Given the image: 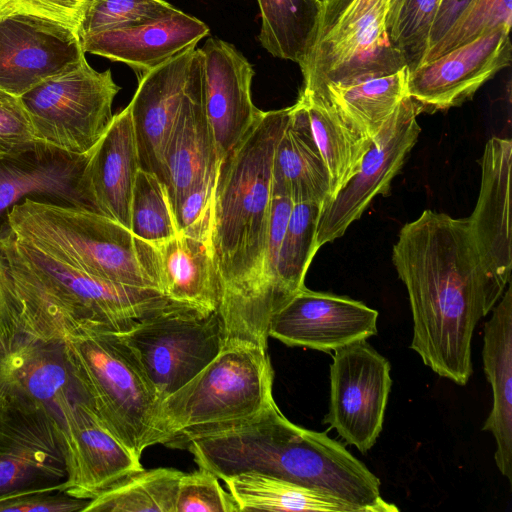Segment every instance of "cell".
<instances>
[{"instance_id":"obj_45","label":"cell","mask_w":512,"mask_h":512,"mask_svg":"<svg viewBox=\"0 0 512 512\" xmlns=\"http://www.w3.org/2000/svg\"><path fill=\"white\" fill-rule=\"evenodd\" d=\"M471 1L441 0L430 30L427 50L441 39Z\"/></svg>"},{"instance_id":"obj_32","label":"cell","mask_w":512,"mask_h":512,"mask_svg":"<svg viewBox=\"0 0 512 512\" xmlns=\"http://www.w3.org/2000/svg\"><path fill=\"white\" fill-rule=\"evenodd\" d=\"M259 41L272 56L301 66L317 35L321 5L318 0H257Z\"/></svg>"},{"instance_id":"obj_17","label":"cell","mask_w":512,"mask_h":512,"mask_svg":"<svg viewBox=\"0 0 512 512\" xmlns=\"http://www.w3.org/2000/svg\"><path fill=\"white\" fill-rule=\"evenodd\" d=\"M201 48L190 47L138 78L129 103L140 169L163 182V157L184 98L201 67Z\"/></svg>"},{"instance_id":"obj_27","label":"cell","mask_w":512,"mask_h":512,"mask_svg":"<svg viewBox=\"0 0 512 512\" xmlns=\"http://www.w3.org/2000/svg\"><path fill=\"white\" fill-rule=\"evenodd\" d=\"M484 324L483 368L492 387V409L482 430L492 433L495 463L512 482V290L508 284Z\"/></svg>"},{"instance_id":"obj_9","label":"cell","mask_w":512,"mask_h":512,"mask_svg":"<svg viewBox=\"0 0 512 512\" xmlns=\"http://www.w3.org/2000/svg\"><path fill=\"white\" fill-rule=\"evenodd\" d=\"M160 403L208 365L223 349L218 312L173 304L117 333Z\"/></svg>"},{"instance_id":"obj_41","label":"cell","mask_w":512,"mask_h":512,"mask_svg":"<svg viewBox=\"0 0 512 512\" xmlns=\"http://www.w3.org/2000/svg\"><path fill=\"white\" fill-rule=\"evenodd\" d=\"M37 141L21 97L0 90V159L20 153Z\"/></svg>"},{"instance_id":"obj_6","label":"cell","mask_w":512,"mask_h":512,"mask_svg":"<svg viewBox=\"0 0 512 512\" xmlns=\"http://www.w3.org/2000/svg\"><path fill=\"white\" fill-rule=\"evenodd\" d=\"M4 228L17 241L93 277L157 290L143 265L138 238L100 213L26 198L12 207Z\"/></svg>"},{"instance_id":"obj_47","label":"cell","mask_w":512,"mask_h":512,"mask_svg":"<svg viewBox=\"0 0 512 512\" xmlns=\"http://www.w3.org/2000/svg\"><path fill=\"white\" fill-rule=\"evenodd\" d=\"M318 1H320V2L322 3V2H323V1H325V0H318Z\"/></svg>"},{"instance_id":"obj_8","label":"cell","mask_w":512,"mask_h":512,"mask_svg":"<svg viewBox=\"0 0 512 512\" xmlns=\"http://www.w3.org/2000/svg\"><path fill=\"white\" fill-rule=\"evenodd\" d=\"M389 0H325L314 45L300 66L303 89L389 75L407 66L390 41Z\"/></svg>"},{"instance_id":"obj_11","label":"cell","mask_w":512,"mask_h":512,"mask_svg":"<svg viewBox=\"0 0 512 512\" xmlns=\"http://www.w3.org/2000/svg\"><path fill=\"white\" fill-rule=\"evenodd\" d=\"M67 480L60 422L44 404L8 386L0 402V501L28 492L64 489Z\"/></svg>"},{"instance_id":"obj_14","label":"cell","mask_w":512,"mask_h":512,"mask_svg":"<svg viewBox=\"0 0 512 512\" xmlns=\"http://www.w3.org/2000/svg\"><path fill=\"white\" fill-rule=\"evenodd\" d=\"M510 30L484 34L410 71L408 96L418 114L458 107L511 63Z\"/></svg>"},{"instance_id":"obj_25","label":"cell","mask_w":512,"mask_h":512,"mask_svg":"<svg viewBox=\"0 0 512 512\" xmlns=\"http://www.w3.org/2000/svg\"><path fill=\"white\" fill-rule=\"evenodd\" d=\"M140 169L130 109L113 119L88 153L82 174L87 196L96 212L130 229L135 177Z\"/></svg>"},{"instance_id":"obj_12","label":"cell","mask_w":512,"mask_h":512,"mask_svg":"<svg viewBox=\"0 0 512 512\" xmlns=\"http://www.w3.org/2000/svg\"><path fill=\"white\" fill-rule=\"evenodd\" d=\"M389 361L367 340L335 350L330 366V402L324 423L360 452L376 443L392 386Z\"/></svg>"},{"instance_id":"obj_10","label":"cell","mask_w":512,"mask_h":512,"mask_svg":"<svg viewBox=\"0 0 512 512\" xmlns=\"http://www.w3.org/2000/svg\"><path fill=\"white\" fill-rule=\"evenodd\" d=\"M119 90L110 69L98 72L84 57L36 85L21 100L38 141L83 155L108 129Z\"/></svg>"},{"instance_id":"obj_23","label":"cell","mask_w":512,"mask_h":512,"mask_svg":"<svg viewBox=\"0 0 512 512\" xmlns=\"http://www.w3.org/2000/svg\"><path fill=\"white\" fill-rule=\"evenodd\" d=\"M201 20L177 9L162 18L80 39L84 53L122 62L140 78L209 34Z\"/></svg>"},{"instance_id":"obj_18","label":"cell","mask_w":512,"mask_h":512,"mask_svg":"<svg viewBox=\"0 0 512 512\" xmlns=\"http://www.w3.org/2000/svg\"><path fill=\"white\" fill-rule=\"evenodd\" d=\"M71 29L31 16L0 17V90L21 97L83 59Z\"/></svg>"},{"instance_id":"obj_40","label":"cell","mask_w":512,"mask_h":512,"mask_svg":"<svg viewBox=\"0 0 512 512\" xmlns=\"http://www.w3.org/2000/svg\"><path fill=\"white\" fill-rule=\"evenodd\" d=\"M217 174L218 170L197 185L184 198L174 213L178 233L203 241L212 250Z\"/></svg>"},{"instance_id":"obj_5","label":"cell","mask_w":512,"mask_h":512,"mask_svg":"<svg viewBox=\"0 0 512 512\" xmlns=\"http://www.w3.org/2000/svg\"><path fill=\"white\" fill-rule=\"evenodd\" d=\"M274 371L266 349L223 347L159 406L158 444L186 449L197 438L245 422L272 404Z\"/></svg>"},{"instance_id":"obj_43","label":"cell","mask_w":512,"mask_h":512,"mask_svg":"<svg viewBox=\"0 0 512 512\" xmlns=\"http://www.w3.org/2000/svg\"><path fill=\"white\" fill-rule=\"evenodd\" d=\"M89 501L64 489L41 490L1 500L0 512H83Z\"/></svg>"},{"instance_id":"obj_36","label":"cell","mask_w":512,"mask_h":512,"mask_svg":"<svg viewBox=\"0 0 512 512\" xmlns=\"http://www.w3.org/2000/svg\"><path fill=\"white\" fill-rule=\"evenodd\" d=\"M130 221L134 236L147 242L178 234L166 186L156 175L141 169L135 177Z\"/></svg>"},{"instance_id":"obj_42","label":"cell","mask_w":512,"mask_h":512,"mask_svg":"<svg viewBox=\"0 0 512 512\" xmlns=\"http://www.w3.org/2000/svg\"><path fill=\"white\" fill-rule=\"evenodd\" d=\"M87 0H0V17L31 16L61 24L78 35Z\"/></svg>"},{"instance_id":"obj_4","label":"cell","mask_w":512,"mask_h":512,"mask_svg":"<svg viewBox=\"0 0 512 512\" xmlns=\"http://www.w3.org/2000/svg\"><path fill=\"white\" fill-rule=\"evenodd\" d=\"M186 449L199 468L220 480L262 473L331 496L344 488L352 469V455L343 444L292 423L275 401L237 426L192 440Z\"/></svg>"},{"instance_id":"obj_7","label":"cell","mask_w":512,"mask_h":512,"mask_svg":"<svg viewBox=\"0 0 512 512\" xmlns=\"http://www.w3.org/2000/svg\"><path fill=\"white\" fill-rule=\"evenodd\" d=\"M84 399L107 429L141 457L158 444L160 401L117 333L90 331L64 342Z\"/></svg>"},{"instance_id":"obj_38","label":"cell","mask_w":512,"mask_h":512,"mask_svg":"<svg viewBox=\"0 0 512 512\" xmlns=\"http://www.w3.org/2000/svg\"><path fill=\"white\" fill-rule=\"evenodd\" d=\"M176 10L165 0H87L78 36L139 25Z\"/></svg>"},{"instance_id":"obj_44","label":"cell","mask_w":512,"mask_h":512,"mask_svg":"<svg viewBox=\"0 0 512 512\" xmlns=\"http://www.w3.org/2000/svg\"><path fill=\"white\" fill-rule=\"evenodd\" d=\"M19 334L11 297L10 279L5 260L0 253V351L6 352Z\"/></svg>"},{"instance_id":"obj_35","label":"cell","mask_w":512,"mask_h":512,"mask_svg":"<svg viewBox=\"0 0 512 512\" xmlns=\"http://www.w3.org/2000/svg\"><path fill=\"white\" fill-rule=\"evenodd\" d=\"M441 0H389L385 26L391 43L409 70L418 67L428 48L432 23Z\"/></svg>"},{"instance_id":"obj_15","label":"cell","mask_w":512,"mask_h":512,"mask_svg":"<svg viewBox=\"0 0 512 512\" xmlns=\"http://www.w3.org/2000/svg\"><path fill=\"white\" fill-rule=\"evenodd\" d=\"M512 142L492 137L481 159V184L469 229L484 272L491 302L496 305L510 282Z\"/></svg>"},{"instance_id":"obj_46","label":"cell","mask_w":512,"mask_h":512,"mask_svg":"<svg viewBox=\"0 0 512 512\" xmlns=\"http://www.w3.org/2000/svg\"><path fill=\"white\" fill-rule=\"evenodd\" d=\"M7 388H8L7 380L2 371V352L0 351V402L3 399V397L7 391Z\"/></svg>"},{"instance_id":"obj_34","label":"cell","mask_w":512,"mask_h":512,"mask_svg":"<svg viewBox=\"0 0 512 512\" xmlns=\"http://www.w3.org/2000/svg\"><path fill=\"white\" fill-rule=\"evenodd\" d=\"M321 210L322 205L317 203L293 204L277 266L278 288L283 306L305 287L307 270L318 251L316 230Z\"/></svg>"},{"instance_id":"obj_28","label":"cell","mask_w":512,"mask_h":512,"mask_svg":"<svg viewBox=\"0 0 512 512\" xmlns=\"http://www.w3.org/2000/svg\"><path fill=\"white\" fill-rule=\"evenodd\" d=\"M272 183L273 193L288 196L293 204L312 202L323 208L332 197L329 171L298 100L275 148Z\"/></svg>"},{"instance_id":"obj_22","label":"cell","mask_w":512,"mask_h":512,"mask_svg":"<svg viewBox=\"0 0 512 512\" xmlns=\"http://www.w3.org/2000/svg\"><path fill=\"white\" fill-rule=\"evenodd\" d=\"M138 240L143 264L160 293L202 311L218 310L221 284L213 250L205 242L181 233L158 242Z\"/></svg>"},{"instance_id":"obj_26","label":"cell","mask_w":512,"mask_h":512,"mask_svg":"<svg viewBox=\"0 0 512 512\" xmlns=\"http://www.w3.org/2000/svg\"><path fill=\"white\" fill-rule=\"evenodd\" d=\"M2 371L10 388L44 404L58 421L68 404L87 402L73 377L62 341L19 333L2 353Z\"/></svg>"},{"instance_id":"obj_21","label":"cell","mask_w":512,"mask_h":512,"mask_svg":"<svg viewBox=\"0 0 512 512\" xmlns=\"http://www.w3.org/2000/svg\"><path fill=\"white\" fill-rule=\"evenodd\" d=\"M201 51L206 116L220 162L245 137L263 111L251 98L253 67L232 44L210 38Z\"/></svg>"},{"instance_id":"obj_2","label":"cell","mask_w":512,"mask_h":512,"mask_svg":"<svg viewBox=\"0 0 512 512\" xmlns=\"http://www.w3.org/2000/svg\"><path fill=\"white\" fill-rule=\"evenodd\" d=\"M290 107L262 112L218 166L213 252L221 284L224 346L266 349L258 325L273 198L272 168Z\"/></svg>"},{"instance_id":"obj_24","label":"cell","mask_w":512,"mask_h":512,"mask_svg":"<svg viewBox=\"0 0 512 512\" xmlns=\"http://www.w3.org/2000/svg\"><path fill=\"white\" fill-rule=\"evenodd\" d=\"M214 139L205 110L204 65L184 98L163 157V183L173 214L184 198L218 170Z\"/></svg>"},{"instance_id":"obj_19","label":"cell","mask_w":512,"mask_h":512,"mask_svg":"<svg viewBox=\"0 0 512 512\" xmlns=\"http://www.w3.org/2000/svg\"><path fill=\"white\" fill-rule=\"evenodd\" d=\"M67 450L68 480L64 489L83 499H93L127 476L141 471V457L118 440L95 410L78 400L61 410Z\"/></svg>"},{"instance_id":"obj_13","label":"cell","mask_w":512,"mask_h":512,"mask_svg":"<svg viewBox=\"0 0 512 512\" xmlns=\"http://www.w3.org/2000/svg\"><path fill=\"white\" fill-rule=\"evenodd\" d=\"M417 115L415 104L406 96L372 138L357 172L321 210L316 230L318 249L341 237L376 195H388L393 178L417 142Z\"/></svg>"},{"instance_id":"obj_31","label":"cell","mask_w":512,"mask_h":512,"mask_svg":"<svg viewBox=\"0 0 512 512\" xmlns=\"http://www.w3.org/2000/svg\"><path fill=\"white\" fill-rule=\"evenodd\" d=\"M239 512H359L353 505L278 477L246 472L221 479Z\"/></svg>"},{"instance_id":"obj_20","label":"cell","mask_w":512,"mask_h":512,"mask_svg":"<svg viewBox=\"0 0 512 512\" xmlns=\"http://www.w3.org/2000/svg\"><path fill=\"white\" fill-rule=\"evenodd\" d=\"M87 158L88 153H69L42 141L1 158L0 232L12 207L26 198L96 212L82 182Z\"/></svg>"},{"instance_id":"obj_1","label":"cell","mask_w":512,"mask_h":512,"mask_svg":"<svg viewBox=\"0 0 512 512\" xmlns=\"http://www.w3.org/2000/svg\"><path fill=\"white\" fill-rule=\"evenodd\" d=\"M392 263L409 296L410 348L440 377L466 385L474 329L495 306L468 219L424 210L400 229Z\"/></svg>"},{"instance_id":"obj_33","label":"cell","mask_w":512,"mask_h":512,"mask_svg":"<svg viewBox=\"0 0 512 512\" xmlns=\"http://www.w3.org/2000/svg\"><path fill=\"white\" fill-rule=\"evenodd\" d=\"M182 475L175 468H143L91 499L83 512H175Z\"/></svg>"},{"instance_id":"obj_39","label":"cell","mask_w":512,"mask_h":512,"mask_svg":"<svg viewBox=\"0 0 512 512\" xmlns=\"http://www.w3.org/2000/svg\"><path fill=\"white\" fill-rule=\"evenodd\" d=\"M175 512H239L236 502L225 491L219 478L211 471L199 468L181 476Z\"/></svg>"},{"instance_id":"obj_30","label":"cell","mask_w":512,"mask_h":512,"mask_svg":"<svg viewBox=\"0 0 512 512\" xmlns=\"http://www.w3.org/2000/svg\"><path fill=\"white\" fill-rule=\"evenodd\" d=\"M409 73V67L404 66L389 75L329 83L313 92L325 95L352 125L372 139L408 96Z\"/></svg>"},{"instance_id":"obj_3","label":"cell","mask_w":512,"mask_h":512,"mask_svg":"<svg viewBox=\"0 0 512 512\" xmlns=\"http://www.w3.org/2000/svg\"><path fill=\"white\" fill-rule=\"evenodd\" d=\"M0 253L19 333L34 338L65 342L90 331L121 333L177 304L156 289L93 277L17 241L5 228Z\"/></svg>"},{"instance_id":"obj_37","label":"cell","mask_w":512,"mask_h":512,"mask_svg":"<svg viewBox=\"0 0 512 512\" xmlns=\"http://www.w3.org/2000/svg\"><path fill=\"white\" fill-rule=\"evenodd\" d=\"M511 20L512 0H472L441 39L426 51L421 64L497 29L510 30Z\"/></svg>"},{"instance_id":"obj_16","label":"cell","mask_w":512,"mask_h":512,"mask_svg":"<svg viewBox=\"0 0 512 512\" xmlns=\"http://www.w3.org/2000/svg\"><path fill=\"white\" fill-rule=\"evenodd\" d=\"M377 319L378 311L361 301L305 286L272 316L268 336L330 352L376 335Z\"/></svg>"},{"instance_id":"obj_29","label":"cell","mask_w":512,"mask_h":512,"mask_svg":"<svg viewBox=\"0 0 512 512\" xmlns=\"http://www.w3.org/2000/svg\"><path fill=\"white\" fill-rule=\"evenodd\" d=\"M298 101L329 171L333 197L357 172L372 139L352 125L325 95L301 89Z\"/></svg>"}]
</instances>
